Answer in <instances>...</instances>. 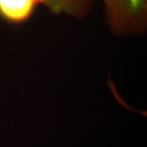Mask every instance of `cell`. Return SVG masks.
Masks as SVG:
<instances>
[{
    "label": "cell",
    "mask_w": 147,
    "mask_h": 147,
    "mask_svg": "<svg viewBox=\"0 0 147 147\" xmlns=\"http://www.w3.org/2000/svg\"><path fill=\"white\" fill-rule=\"evenodd\" d=\"M105 23L118 38L142 36L147 32V0H101Z\"/></svg>",
    "instance_id": "6da1fadb"
},
{
    "label": "cell",
    "mask_w": 147,
    "mask_h": 147,
    "mask_svg": "<svg viewBox=\"0 0 147 147\" xmlns=\"http://www.w3.org/2000/svg\"><path fill=\"white\" fill-rule=\"evenodd\" d=\"M97 0H44L51 14L69 16L76 20L86 18Z\"/></svg>",
    "instance_id": "3957f363"
},
{
    "label": "cell",
    "mask_w": 147,
    "mask_h": 147,
    "mask_svg": "<svg viewBox=\"0 0 147 147\" xmlns=\"http://www.w3.org/2000/svg\"><path fill=\"white\" fill-rule=\"evenodd\" d=\"M44 0H0V21L12 26L26 25Z\"/></svg>",
    "instance_id": "7a4b0ae2"
}]
</instances>
